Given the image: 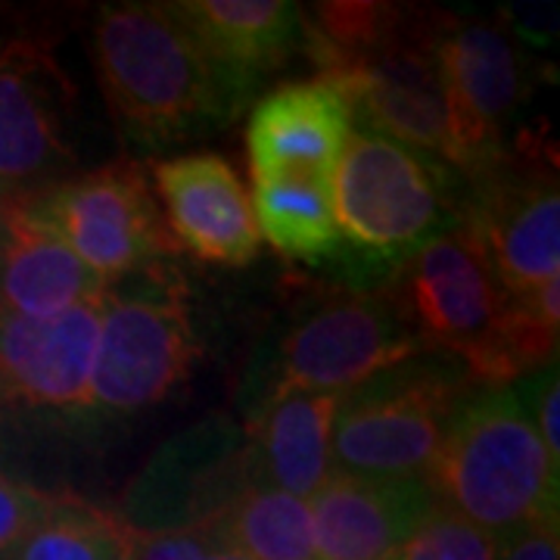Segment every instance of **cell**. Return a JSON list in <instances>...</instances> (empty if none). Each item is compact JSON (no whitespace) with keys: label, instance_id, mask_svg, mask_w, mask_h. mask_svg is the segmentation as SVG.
<instances>
[{"label":"cell","instance_id":"obj_1","mask_svg":"<svg viewBox=\"0 0 560 560\" xmlns=\"http://www.w3.org/2000/svg\"><path fill=\"white\" fill-rule=\"evenodd\" d=\"M440 10L399 3H318L305 13V54L340 94L352 125L448 162L452 125L440 69Z\"/></svg>","mask_w":560,"mask_h":560},{"label":"cell","instance_id":"obj_2","mask_svg":"<svg viewBox=\"0 0 560 560\" xmlns=\"http://www.w3.org/2000/svg\"><path fill=\"white\" fill-rule=\"evenodd\" d=\"M119 135L160 150L231 121L249 94L206 54L175 3H109L91 35Z\"/></svg>","mask_w":560,"mask_h":560},{"label":"cell","instance_id":"obj_3","mask_svg":"<svg viewBox=\"0 0 560 560\" xmlns=\"http://www.w3.org/2000/svg\"><path fill=\"white\" fill-rule=\"evenodd\" d=\"M558 470L517 389L477 386L460 401L427 486L436 504L499 541L558 521Z\"/></svg>","mask_w":560,"mask_h":560},{"label":"cell","instance_id":"obj_4","mask_svg":"<svg viewBox=\"0 0 560 560\" xmlns=\"http://www.w3.org/2000/svg\"><path fill=\"white\" fill-rule=\"evenodd\" d=\"M334 219L342 261L364 275L396 271L430 237L460 221L455 175L430 153L355 131L334 172Z\"/></svg>","mask_w":560,"mask_h":560},{"label":"cell","instance_id":"obj_5","mask_svg":"<svg viewBox=\"0 0 560 560\" xmlns=\"http://www.w3.org/2000/svg\"><path fill=\"white\" fill-rule=\"evenodd\" d=\"M477 386L460 361L411 355L342 393L330 430L340 474L374 480H427L460 401Z\"/></svg>","mask_w":560,"mask_h":560},{"label":"cell","instance_id":"obj_6","mask_svg":"<svg viewBox=\"0 0 560 560\" xmlns=\"http://www.w3.org/2000/svg\"><path fill=\"white\" fill-rule=\"evenodd\" d=\"M128 290H103L97 359L88 408L135 415L162 401L197 359L184 290L165 261L131 275Z\"/></svg>","mask_w":560,"mask_h":560},{"label":"cell","instance_id":"obj_7","mask_svg":"<svg viewBox=\"0 0 560 560\" xmlns=\"http://www.w3.org/2000/svg\"><path fill=\"white\" fill-rule=\"evenodd\" d=\"M386 296L420 352L460 361L480 352L508 308V293L467 221L430 237L393 271Z\"/></svg>","mask_w":560,"mask_h":560},{"label":"cell","instance_id":"obj_8","mask_svg":"<svg viewBox=\"0 0 560 560\" xmlns=\"http://www.w3.org/2000/svg\"><path fill=\"white\" fill-rule=\"evenodd\" d=\"M411 355H420V346L386 290L340 293L305 312L283 334L259 405L290 393L342 396Z\"/></svg>","mask_w":560,"mask_h":560},{"label":"cell","instance_id":"obj_9","mask_svg":"<svg viewBox=\"0 0 560 560\" xmlns=\"http://www.w3.org/2000/svg\"><path fill=\"white\" fill-rule=\"evenodd\" d=\"M20 200L103 287L160 265L175 249L143 172L131 162L106 165Z\"/></svg>","mask_w":560,"mask_h":560},{"label":"cell","instance_id":"obj_10","mask_svg":"<svg viewBox=\"0 0 560 560\" xmlns=\"http://www.w3.org/2000/svg\"><path fill=\"white\" fill-rule=\"evenodd\" d=\"M440 69L452 125L448 165L480 178L504 156V135L526 97V62L508 25L442 13Z\"/></svg>","mask_w":560,"mask_h":560},{"label":"cell","instance_id":"obj_11","mask_svg":"<svg viewBox=\"0 0 560 560\" xmlns=\"http://www.w3.org/2000/svg\"><path fill=\"white\" fill-rule=\"evenodd\" d=\"M474 184V200L460 221L474 228L501 290L523 296L560 271V194L555 168L511 162L508 153Z\"/></svg>","mask_w":560,"mask_h":560},{"label":"cell","instance_id":"obj_12","mask_svg":"<svg viewBox=\"0 0 560 560\" xmlns=\"http://www.w3.org/2000/svg\"><path fill=\"white\" fill-rule=\"evenodd\" d=\"M165 228L197 259L241 268L259 256L261 234L237 172L215 153L165 160L153 168Z\"/></svg>","mask_w":560,"mask_h":560},{"label":"cell","instance_id":"obj_13","mask_svg":"<svg viewBox=\"0 0 560 560\" xmlns=\"http://www.w3.org/2000/svg\"><path fill=\"white\" fill-rule=\"evenodd\" d=\"M103 293L54 318L0 312V386L40 408H88Z\"/></svg>","mask_w":560,"mask_h":560},{"label":"cell","instance_id":"obj_14","mask_svg":"<svg viewBox=\"0 0 560 560\" xmlns=\"http://www.w3.org/2000/svg\"><path fill=\"white\" fill-rule=\"evenodd\" d=\"M352 135L349 106L324 81L283 84L253 109L249 162L256 184L308 180L334 187L342 147Z\"/></svg>","mask_w":560,"mask_h":560},{"label":"cell","instance_id":"obj_15","mask_svg":"<svg viewBox=\"0 0 560 560\" xmlns=\"http://www.w3.org/2000/svg\"><path fill=\"white\" fill-rule=\"evenodd\" d=\"M433 504L427 480H374L334 470L308 504L318 560H396Z\"/></svg>","mask_w":560,"mask_h":560},{"label":"cell","instance_id":"obj_16","mask_svg":"<svg viewBox=\"0 0 560 560\" xmlns=\"http://www.w3.org/2000/svg\"><path fill=\"white\" fill-rule=\"evenodd\" d=\"M69 84L40 47L0 50V180L25 184L66 156Z\"/></svg>","mask_w":560,"mask_h":560},{"label":"cell","instance_id":"obj_17","mask_svg":"<svg viewBox=\"0 0 560 560\" xmlns=\"http://www.w3.org/2000/svg\"><path fill=\"white\" fill-rule=\"evenodd\" d=\"M175 10L249 97L261 75L305 47V13L290 0H184Z\"/></svg>","mask_w":560,"mask_h":560},{"label":"cell","instance_id":"obj_18","mask_svg":"<svg viewBox=\"0 0 560 560\" xmlns=\"http://www.w3.org/2000/svg\"><path fill=\"white\" fill-rule=\"evenodd\" d=\"M101 280L66 243L38 221L25 202L7 209V241L0 249V305L22 318H54L101 296Z\"/></svg>","mask_w":560,"mask_h":560},{"label":"cell","instance_id":"obj_19","mask_svg":"<svg viewBox=\"0 0 560 560\" xmlns=\"http://www.w3.org/2000/svg\"><path fill=\"white\" fill-rule=\"evenodd\" d=\"M340 396L290 393L253 411L249 460L253 474L287 495H315L334 474L330 430Z\"/></svg>","mask_w":560,"mask_h":560},{"label":"cell","instance_id":"obj_20","mask_svg":"<svg viewBox=\"0 0 560 560\" xmlns=\"http://www.w3.org/2000/svg\"><path fill=\"white\" fill-rule=\"evenodd\" d=\"M256 224L278 253L300 261L340 259L342 237L334 219V187L308 180L256 184Z\"/></svg>","mask_w":560,"mask_h":560},{"label":"cell","instance_id":"obj_21","mask_svg":"<svg viewBox=\"0 0 560 560\" xmlns=\"http://www.w3.org/2000/svg\"><path fill=\"white\" fill-rule=\"evenodd\" d=\"M212 526L249 560H318L308 504L271 486H249Z\"/></svg>","mask_w":560,"mask_h":560},{"label":"cell","instance_id":"obj_22","mask_svg":"<svg viewBox=\"0 0 560 560\" xmlns=\"http://www.w3.org/2000/svg\"><path fill=\"white\" fill-rule=\"evenodd\" d=\"M128 539L131 533L101 511L79 501H54L7 560H125Z\"/></svg>","mask_w":560,"mask_h":560},{"label":"cell","instance_id":"obj_23","mask_svg":"<svg viewBox=\"0 0 560 560\" xmlns=\"http://www.w3.org/2000/svg\"><path fill=\"white\" fill-rule=\"evenodd\" d=\"M495 548L499 541L480 526L433 504L405 539L396 560H495Z\"/></svg>","mask_w":560,"mask_h":560},{"label":"cell","instance_id":"obj_24","mask_svg":"<svg viewBox=\"0 0 560 560\" xmlns=\"http://www.w3.org/2000/svg\"><path fill=\"white\" fill-rule=\"evenodd\" d=\"M215 541L219 529L209 521L184 529L131 533L125 560H206Z\"/></svg>","mask_w":560,"mask_h":560},{"label":"cell","instance_id":"obj_25","mask_svg":"<svg viewBox=\"0 0 560 560\" xmlns=\"http://www.w3.org/2000/svg\"><path fill=\"white\" fill-rule=\"evenodd\" d=\"M50 504L54 499L0 474V558H7L38 526Z\"/></svg>","mask_w":560,"mask_h":560},{"label":"cell","instance_id":"obj_26","mask_svg":"<svg viewBox=\"0 0 560 560\" xmlns=\"http://www.w3.org/2000/svg\"><path fill=\"white\" fill-rule=\"evenodd\" d=\"M523 389H517L526 415L533 420L536 433H539L541 445L548 448V455L560 464V389H558V364L541 368L526 383H521Z\"/></svg>","mask_w":560,"mask_h":560},{"label":"cell","instance_id":"obj_27","mask_svg":"<svg viewBox=\"0 0 560 560\" xmlns=\"http://www.w3.org/2000/svg\"><path fill=\"white\" fill-rule=\"evenodd\" d=\"M495 560H560L558 521H541L499 539Z\"/></svg>","mask_w":560,"mask_h":560},{"label":"cell","instance_id":"obj_28","mask_svg":"<svg viewBox=\"0 0 560 560\" xmlns=\"http://www.w3.org/2000/svg\"><path fill=\"white\" fill-rule=\"evenodd\" d=\"M206 560H249V558H246L243 551H237V548H234V545H231V541L224 539V536L219 533V541L212 545V551H209V558Z\"/></svg>","mask_w":560,"mask_h":560}]
</instances>
